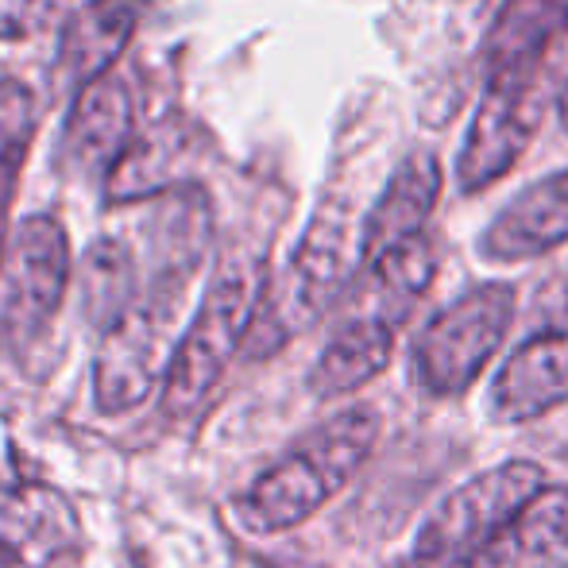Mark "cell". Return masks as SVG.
Segmentation results:
<instances>
[{"instance_id": "6da1fadb", "label": "cell", "mask_w": 568, "mask_h": 568, "mask_svg": "<svg viewBox=\"0 0 568 568\" xmlns=\"http://www.w3.org/2000/svg\"><path fill=\"white\" fill-rule=\"evenodd\" d=\"M375 442H379V414L372 406H352L329 418L240 495L244 526L255 534H278L306 523L356 476Z\"/></svg>"}, {"instance_id": "7a4b0ae2", "label": "cell", "mask_w": 568, "mask_h": 568, "mask_svg": "<svg viewBox=\"0 0 568 568\" xmlns=\"http://www.w3.org/2000/svg\"><path fill=\"white\" fill-rule=\"evenodd\" d=\"M263 294H267V283H263L260 263L236 260L221 267L190 329L174 344L171 372L163 379V410L171 418L194 414L210 398V390L225 375L236 348L252 337Z\"/></svg>"}, {"instance_id": "3957f363", "label": "cell", "mask_w": 568, "mask_h": 568, "mask_svg": "<svg viewBox=\"0 0 568 568\" xmlns=\"http://www.w3.org/2000/svg\"><path fill=\"white\" fill-rule=\"evenodd\" d=\"M541 487L546 471L530 460L499 464L468 479L426 518L414 554L398 568H476Z\"/></svg>"}, {"instance_id": "277c9868", "label": "cell", "mask_w": 568, "mask_h": 568, "mask_svg": "<svg viewBox=\"0 0 568 568\" xmlns=\"http://www.w3.org/2000/svg\"><path fill=\"white\" fill-rule=\"evenodd\" d=\"M182 291H186L182 278H155V286L135 298V306L113 329L101 333V348L93 359L98 410H132L155 390L159 379H166L174 359L171 329L182 306Z\"/></svg>"}, {"instance_id": "5b68a950", "label": "cell", "mask_w": 568, "mask_h": 568, "mask_svg": "<svg viewBox=\"0 0 568 568\" xmlns=\"http://www.w3.org/2000/svg\"><path fill=\"white\" fill-rule=\"evenodd\" d=\"M515 322V286L484 283L445 306L414 341V379L429 395H460L479 379Z\"/></svg>"}, {"instance_id": "8992f818", "label": "cell", "mask_w": 568, "mask_h": 568, "mask_svg": "<svg viewBox=\"0 0 568 568\" xmlns=\"http://www.w3.org/2000/svg\"><path fill=\"white\" fill-rule=\"evenodd\" d=\"M0 333L28 344L51 325L70 286V240L59 217L36 213L20 225L0 267Z\"/></svg>"}, {"instance_id": "52a82bcc", "label": "cell", "mask_w": 568, "mask_h": 568, "mask_svg": "<svg viewBox=\"0 0 568 568\" xmlns=\"http://www.w3.org/2000/svg\"><path fill=\"white\" fill-rule=\"evenodd\" d=\"M352 278V247H348V221L341 210H322L314 225L306 229L298 252H294L278 294H263L267 306H260L263 325L275 329V344L291 333L314 325ZM255 317V322H260Z\"/></svg>"}, {"instance_id": "ba28073f", "label": "cell", "mask_w": 568, "mask_h": 568, "mask_svg": "<svg viewBox=\"0 0 568 568\" xmlns=\"http://www.w3.org/2000/svg\"><path fill=\"white\" fill-rule=\"evenodd\" d=\"M538 128L534 82L526 78H487L484 101L471 116L468 140L456 159V179L464 190H484L518 163Z\"/></svg>"}, {"instance_id": "9c48e42d", "label": "cell", "mask_w": 568, "mask_h": 568, "mask_svg": "<svg viewBox=\"0 0 568 568\" xmlns=\"http://www.w3.org/2000/svg\"><path fill=\"white\" fill-rule=\"evenodd\" d=\"M135 140V101L124 78L105 74L78 93L62 135V163L85 179H109Z\"/></svg>"}, {"instance_id": "30bf717a", "label": "cell", "mask_w": 568, "mask_h": 568, "mask_svg": "<svg viewBox=\"0 0 568 568\" xmlns=\"http://www.w3.org/2000/svg\"><path fill=\"white\" fill-rule=\"evenodd\" d=\"M568 398V333H538L507 356L491 383V418L503 426L541 418Z\"/></svg>"}, {"instance_id": "8fae6325", "label": "cell", "mask_w": 568, "mask_h": 568, "mask_svg": "<svg viewBox=\"0 0 568 568\" xmlns=\"http://www.w3.org/2000/svg\"><path fill=\"white\" fill-rule=\"evenodd\" d=\"M78 546V518L54 487H0V557L43 568Z\"/></svg>"}, {"instance_id": "7c38bea8", "label": "cell", "mask_w": 568, "mask_h": 568, "mask_svg": "<svg viewBox=\"0 0 568 568\" xmlns=\"http://www.w3.org/2000/svg\"><path fill=\"white\" fill-rule=\"evenodd\" d=\"M568 240V171L526 186L499 217L487 225L479 252L495 263H518L546 255Z\"/></svg>"}, {"instance_id": "4fadbf2b", "label": "cell", "mask_w": 568, "mask_h": 568, "mask_svg": "<svg viewBox=\"0 0 568 568\" xmlns=\"http://www.w3.org/2000/svg\"><path fill=\"white\" fill-rule=\"evenodd\" d=\"M135 31V8L128 0H85L67 16L54 51V82L82 93L109 74L116 54Z\"/></svg>"}, {"instance_id": "5bb4252c", "label": "cell", "mask_w": 568, "mask_h": 568, "mask_svg": "<svg viewBox=\"0 0 568 568\" xmlns=\"http://www.w3.org/2000/svg\"><path fill=\"white\" fill-rule=\"evenodd\" d=\"M437 197H442V166L429 151H418L398 166L375 210L367 213L364 232H359V260L375 263L395 244L422 236V225L434 213Z\"/></svg>"}, {"instance_id": "9a60e30c", "label": "cell", "mask_w": 568, "mask_h": 568, "mask_svg": "<svg viewBox=\"0 0 568 568\" xmlns=\"http://www.w3.org/2000/svg\"><path fill=\"white\" fill-rule=\"evenodd\" d=\"M568 31V0H507L484 39L487 78H526Z\"/></svg>"}, {"instance_id": "2e32d148", "label": "cell", "mask_w": 568, "mask_h": 568, "mask_svg": "<svg viewBox=\"0 0 568 568\" xmlns=\"http://www.w3.org/2000/svg\"><path fill=\"white\" fill-rule=\"evenodd\" d=\"M390 352H395V325L379 314L356 317L325 344L322 359L310 372V390L317 398L348 395L390 364Z\"/></svg>"}, {"instance_id": "e0dca14e", "label": "cell", "mask_w": 568, "mask_h": 568, "mask_svg": "<svg viewBox=\"0 0 568 568\" xmlns=\"http://www.w3.org/2000/svg\"><path fill=\"white\" fill-rule=\"evenodd\" d=\"M568 549V487H541L499 534L476 568H518L554 561Z\"/></svg>"}, {"instance_id": "ac0fdd59", "label": "cell", "mask_w": 568, "mask_h": 568, "mask_svg": "<svg viewBox=\"0 0 568 568\" xmlns=\"http://www.w3.org/2000/svg\"><path fill=\"white\" fill-rule=\"evenodd\" d=\"M135 260L128 244L101 236L82 260V314L93 329L109 333L135 306Z\"/></svg>"}, {"instance_id": "d6986e66", "label": "cell", "mask_w": 568, "mask_h": 568, "mask_svg": "<svg viewBox=\"0 0 568 568\" xmlns=\"http://www.w3.org/2000/svg\"><path fill=\"white\" fill-rule=\"evenodd\" d=\"M179 159H182V140L171 128H155L148 135H135L132 148L124 151V159H120L113 174L105 179V202L128 205L166 190L174 182L171 163H179Z\"/></svg>"}, {"instance_id": "ffe728a7", "label": "cell", "mask_w": 568, "mask_h": 568, "mask_svg": "<svg viewBox=\"0 0 568 568\" xmlns=\"http://www.w3.org/2000/svg\"><path fill=\"white\" fill-rule=\"evenodd\" d=\"M367 271H372V283L379 291V298L390 306V325H398V317L434 283L437 252L426 236H410L390 247V252H383L375 263H367Z\"/></svg>"}, {"instance_id": "44dd1931", "label": "cell", "mask_w": 568, "mask_h": 568, "mask_svg": "<svg viewBox=\"0 0 568 568\" xmlns=\"http://www.w3.org/2000/svg\"><path fill=\"white\" fill-rule=\"evenodd\" d=\"M74 0H0V39H31L74 12Z\"/></svg>"}, {"instance_id": "7402d4cb", "label": "cell", "mask_w": 568, "mask_h": 568, "mask_svg": "<svg viewBox=\"0 0 568 568\" xmlns=\"http://www.w3.org/2000/svg\"><path fill=\"white\" fill-rule=\"evenodd\" d=\"M31 124H36V98L28 85L4 78L0 82V155L12 143L31 140Z\"/></svg>"}, {"instance_id": "603a6c76", "label": "cell", "mask_w": 568, "mask_h": 568, "mask_svg": "<svg viewBox=\"0 0 568 568\" xmlns=\"http://www.w3.org/2000/svg\"><path fill=\"white\" fill-rule=\"evenodd\" d=\"M28 148L31 140H20L0 155V267H4V247H8V225H12V202L16 190H20V174L23 163H28Z\"/></svg>"}, {"instance_id": "cb8c5ba5", "label": "cell", "mask_w": 568, "mask_h": 568, "mask_svg": "<svg viewBox=\"0 0 568 568\" xmlns=\"http://www.w3.org/2000/svg\"><path fill=\"white\" fill-rule=\"evenodd\" d=\"M557 113H561V124H565V132H568V78H565V85H561V98H557Z\"/></svg>"}, {"instance_id": "d4e9b609", "label": "cell", "mask_w": 568, "mask_h": 568, "mask_svg": "<svg viewBox=\"0 0 568 568\" xmlns=\"http://www.w3.org/2000/svg\"><path fill=\"white\" fill-rule=\"evenodd\" d=\"M546 568H568V565H546Z\"/></svg>"}]
</instances>
